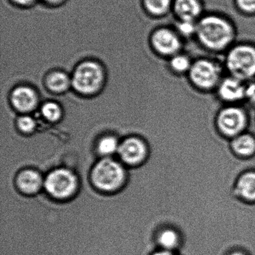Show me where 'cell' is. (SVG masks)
I'll return each mask as SVG.
<instances>
[{
	"label": "cell",
	"instance_id": "cell-1",
	"mask_svg": "<svg viewBox=\"0 0 255 255\" xmlns=\"http://www.w3.org/2000/svg\"><path fill=\"white\" fill-rule=\"evenodd\" d=\"M195 35L204 48L222 51L231 45L236 34L231 22L225 17L211 14L198 20Z\"/></svg>",
	"mask_w": 255,
	"mask_h": 255
},
{
	"label": "cell",
	"instance_id": "cell-2",
	"mask_svg": "<svg viewBox=\"0 0 255 255\" xmlns=\"http://www.w3.org/2000/svg\"><path fill=\"white\" fill-rule=\"evenodd\" d=\"M127 174V167L118 158H101L91 171L90 180L100 192L113 193L123 187Z\"/></svg>",
	"mask_w": 255,
	"mask_h": 255
},
{
	"label": "cell",
	"instance_id": "cell-3",
	"mask_svg": "<svg viewBox=\"0 0 255 255\" xmlns=\"http://www.w3.org/2000/svg\"><path fill=\"white\" fill-rule=\"evenodd\" d=\"M106 80L104 67L95 60L80 62L71 74L72 88L79 95L92 97L101 92Z\"/></svg>",
	"mask_w": 255,
	"mask_h": 255
},
{
	"label": "cell",
	"instance_id": "cell-4",
	"mask_svg": "<svg viewBox=\"0 0 255 255\" xmlns=\"http://www.w3.org/2000/svg\"><path fill=\"white\" fill-rule=\"evenodd\" d=\"M79 187L77 174L65 167L54 168L44 176V190L58 201L71 199L77 194Z\"/></svg>",
	"mask_w": 255,
	"mask_h": 255
},
{
	"label": "cell",
	"instance_id": "cell-5",
	"mask_svg": "<svg viewBox=\"0 0 255 255\" xmlns=\"http://www.w3.org/2000/svg\"><path fill=\"white\" fill-rule=\"evenodd\" d=\"M225 65L232 77L242 81H252L255 78V47L242 44L228 50Z\"/></svg>",
	"mask_w": 255,
	"mask_h": 255
},
{
	"label": "cell",
	"instance_id": "cell-6",
	"mask_svg": "<svg viewBox=\"0 0 255 255\" xmlns=\"http://www.w3.org/2000/svg\"><path fill=\"white\" fill-rule=\"evenodd\" d=\"M249 123L250 115L237 105L223 106L216 118L218 130L229 140L247 131Z\"/></svg>",
	"mask_w": 255,
	"mask_h": 255
},
{
	"label": "cell",
	"instance_id": "cell-7",
	"mask_svg": "<svg viewBox=\"0 0 255 255\" xmlns=\"http://www.w3.org/2000/svg\"><path fill=\"white\" fill-rule=\"evenodd\" d=\"M188 74L191 83L198 90L204 92L217 89L222 80V69L219 64L207 59L192 62Z\"/></svg>",
	"mask_w": 255,
	"mask_h": 255
},
{
	"label": "cell",
	"instance_id": "cell-8",
	"mask_svg": "<svg viewBox=\"0 0 255 255\" xmlns=\"http://www.w3.org/2000/svg\"><path fill=\"white\" fill-rule=\"evenodd\" d=\"M148 147L141 137L131 135L121 141L117 158L126 167L140 165L147 159Z\"/></svg>",
	"mask_w": 255,
	"mask_h": 255
},
{
	"label": "cell",
	"instance_id": "cell-9",
	"mask_svg": "<svg viewBox=\"0 0 255 255\" xmlns=\"http://www.w3.org/2000/svg\"><path fill=\"white\" fill-rule=\"evenodd\" d=\"M10 102L19 114H33L41 106L38 92L26 85H20L11 91Z\"/></svg>",
	"mask_w": 255,
	"mask_h": 255
},
{
	"label": "cell",
	"instance_id": "cell-10",
	"mask_svg": "<svg viewBox=\"0 0 255 255\" xmlns=\"http://www.w3.org/2000/svg\"><path fill=\"white\" fill-rule=\"evenodd\" d=\"M150 43L155 52L162 56L172 57L179 53L182 47L178 34L168 28L155 29L150 37Z\"/></svg>",
	"mask_w": 255,
	"mask_h": 255
},
{
	"label": "cell",
	"instance_id": "cell-11",
	"mask_svg": "<svg viewBox=\"0 0 255 255\" xmlns=\"http://www.w3.org/2000/svg\"><path fill=\"white\" fill-rule=\"evenodd\" d=\"M244 83L232 76L222 78L216 89L219 101L226 105H237L246 100V85Z\"/></svg>",
	"mask_w": 255,
	"mask_h": 255
},
{
	"label": "cell",
	"instance_id": "cell-12",
	"mask_svg": "<svg viewBox=\"0 0 255 255\" xmlns=\"http://www.w3.org/2000/svg\"><path fill=\"white\" fill-rule=\"evenodd\" d=\"M44 176L35 168L20 170L15 177L17 189L23 195H35L44 190Z\"/></svg>",
	"mask_w": 255,
	"mask_h": 255
},
{
	"label": "cell",
	"instance_id": "cell-13",
	"mask_svg": "<svg viewBox=\"0 0 255 255\" xmlns=\"http://www.w3.org/2000/svg\"><path fill=\"white\" fill-rule=\"evenodd\" d=\"M154 240L158 250L180 253L184 245L181 233L172 226H164L158 230Z\"/></svg>",
	"mask_w": 255,
	"mask_h": 255
},
{
	"label": "cell",
	"instance_id": "cell-14",
	"mask_svg": "<svg viewBox=\"0 0 255 255\" xmlns=\"http://www.w3.org/2000/svg\"><path fill=\"white\" fill-rule=\"evenodd\" d=\"M234 191L239 199L248 204H255V170L242 173L237 179Z\"/></svg>",
	"mask_w": 255,
	"mask_h": 255
},
{
	"label": "cell",
	"instance_id": "cell-15",
	"mask_svg": "<svg viewBox=\"0 0 255 255\" xmlns=\"http://www.w3.org/2000/svg\"><path fill=\"white\" fill-rule=\"evenodd\" d=\"M233 153L242 159L255 157V135L246 131L230 140Z\"/></svg>",
	"mask_w": 255,
	"mask_h": 255
},
{
	"label": "cell",
	"instance_id": "cell-16",
	"mask_svg": "<svg viewBox=\"0 0 255 255\" xmlns=\"http://www.w3.org/2000/svg\"><path fill=\"white\" fill-rule=\"evenodd\" d=\"M172 6L180 20L196 22L203 10L200 0H174Z\"/></svg>",
	"mask_w": 255,
	"mask_h": 255
},
{
	"label": "cell",
	"instance_id": "cell-17",
	"mask_svg": "<svg viewBox=\"0 0 255 255\" xmlns=\"http://www.w3.org/2000/svg\"><path fill=\"white\" fill-rule=\"evenodd\" d=\"M44 85L52 93L62 94L69 91L71 83V76L60 70L50 71L44 77Z\"/></svg>",
	"mask_w": 255,
	"mask_h": 255
},
{
	"label": "cell",
	"instance_id": "cell-18",
	"mask_svg": "<svg viewBox=\"0 0 255 255\" xmlns=\"http://www.w3.org/2000/svg\"><path fill=\"white\" fill-rule=\"evenodd\" d=\"M122 139L113 134H104L100 136L95 144V150L100 158L117 156Z\"/></svg>",
	"mask_w": 255,
	"mask_h": 255
},
{
	"label": "cell",
	"instance_id": "cell-19",
	"mask_svg": "<svg viewBox=\"0 0 255 255\" xmlns=\"http://www.w3.org/2000/svg\"><path fill=\"white\" fill-rule=\"evenodd\" d=\"M43 119L50 123H57L63 116V109L57 101H47L42 103L38 110Z\"/></svg>",
	"mask_w": 255,
	"mask_h": 255
},
{
	"label": "cell",
	"instance_id": "cell-20",
	"mask_svg": "<svg viewBox=\"0 0 255 255\" xmlns=\"http://www.w3.org/2000/svg\"><path fill=\"white\" fill-rule=\"evenodd\" d=\"M174 0H143L146 11L156 17L166 15L173 5Z\"/></svg>",
	"mask_w": 255,
	"mask_h": 255
},
{
	"label": "cell",
	"instance_id": "cell-21",
	"mask_svg": "<svg viewBox=\"0 0 255 255\" xmlns=\"http://www.w3.org/2000/svg\"><path fill=\"white\" fill-rule=\"evenodd\" d=\"M16 125L21 133L30 135L36 131L38 122L32 114H18L16 119Z\"/></svg>",
	"mask_w": 255,
	"mask_h": 255
},
{
	"label": "cell",
	"instance_id": "cell-22",
	"mask_svg": "<svg viewBox=\"0 0 255 255\" xmlns=\"http://www.w3.org/2000/svg\"><path fill=\"white\" fill-rule=\"evenodd\" d=\"M192 65L190 59L186 55L180 54V53L171 57L169 61L170 68L176 74L189 73Z\"/></svg>",
	"mask_w": 255,
	"mask_h": 255
},
{
	"label": "cell",
	"instance_id": "cell-23",
	"mask_svg": "<svg viewBox=\"0 0 255 255\" xmlns=\"http://www.w3.org/2000/svg\"><path fill=\"white\" fill-rule=\"evenodd\" d=\"M179 35L184 37H190L195 35L197 29V22L189 20H180L176 25Z\"/></svg>",
	"mask_w": 255,
	"mask_h": 255
},
{
	"label": "cell",
	"instance_id": "cell-24",
	"mask_svg": "<svg viewBox=\"0 0 255 255\" xmlns=\"http://www.w3.org/2000/svg\"><path fill=\"white\" fill-rule=\"evenodd\" d=\"M235 3L241 12L255 14V0H235Z\"/></svg>",
	"mask_w": 255,
	"mask_h": 255
},
{
	"label": "cell",
	"instance_id": "cell-25",
	"mask_svg": "<svg viewBox=\"0 0 255 255\" xmlns=\"http://www.w3.org/2000/svg\"><path fill=\"white\" fill-rule=\"evenodd\" d=\"M246 101L255 108V80H252L246 86Z\"/></svg>",
	"mask_w": 255,
	"mask_h": 255
},
{
	"label": "cell",
	"instance_id": "cell-26",
	"mask_svg": "<svg viewBox=\"0 0 255 255\" xmlns=\"http://www.w3.org/2000/svg\"><path fill=\"white\" fill-rule=\"evenodd\" d=\"M13 3L20 7H29L33 5L38 0H11Z\"/></svg>",
	"mask_w": 255,
	"mask_h": 255
},
{
	"label": "cell",
	"instance_id": "cell-27",
	"mask_svg": "<svg viewBox=\"0 0 255 255\" xmlns=\"http://www.w3.org/2000/svg\"><path fill=\"white\" fill-rule=\"evenodd\" d=\"M225 255H252L247 251L242 249H234L228 252Z\"/></svg>",
	"mask_w": 255,
	"mask_h": 255
},
{
	"label": "cell",
	"instance_id": "cell-28",
	"mask_svg": "<svg viewBox=\"0 0 255 255\" xmlns=\"http://www.w3.org/2000/svg\"><path fill=\"white\" fill-rule=\"evenodd\" d=\"M41 1L50 6H58L63 4L66 0H41Z\"/></svg>",
	"mask_w": 255,
	"mask_h": 255
},
{
	"label": "cell",
	"instance_id": "cell-29",
	"mask_svg": "<svg viewBox=\"0 0 255 255\" xmlns=\"http://www.w3.org/2000/svg\"><path fill=\"white\" fill-rule=\"evenodd\" d=\"M151 255H183L179 252H168V251L156 250Z\"/></svg>",
	"mask_w": 255,
	"mask_h": 255
},
{
	"label": "cell",
	"instance_id": "cell-30",
	"mask_svg": "<svg viewBox=\"0 0 255 255\" xmlns=\"http://www.w3.org/2000/svg\"></svg>",
	"mask_w": 255,
	"mask_h": 255
}]
</instances>
